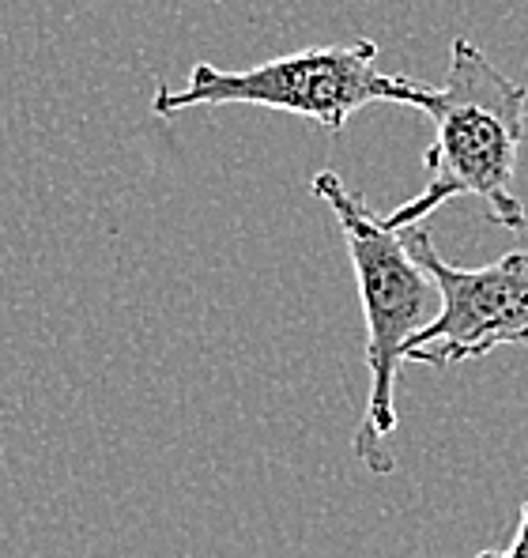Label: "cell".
<instances>
[{"mask_svg":"<svg viewBox=\"0 0 528 558\" xmlns=\"http://www.w3.org/2000/svg\"><path fill=\"white\" fill-rule=\"evenodd\" d=\"M419 110L434 121V144L427 151L431 178L385 223L411 231L453 196H476L499 227L525 231V204L514 193L525 144V87L494 69L468 38H453L449 76L442 87H427Z\"/></svg>","mask_w":528,"mask_h":558,"instance_id":"obj_1","label":"cell"},{"mask_svg":"<svg viewBox=\"0 0 528 558\" xmlns=\"http://www.w3.org/2000/svg\"><path fill=\"white\" fill-rule=\"evenodd\" d=\"M313 196L325 201L340 223L367 317L370 397L355 430V461H362L374 475H389L396 461L385 441L396 430V366L404 363L411 336L439 317L442 294L434 276L411 253L408 231H393L385 216H377L355 189H348L336 170L313 174Z\"/></svg>","mask_w":528,"mask_h":558,"instance_id":"obj_2","label":"cell"},{"mask_svg":"<svg viewBox=\"0 0 528 558\" xmlns=\"http://www.w3.org/2000/svg\"><path fill=\"white\" fill-rule=\"evenodd\" d=\"M423 92L427 84L377 69V46L359 38L348 46H313L272 57L253 69H216L201 61L193 64L185 87H155L152 113L175 118L193 106H264L307 118L328 133H344L362 106L400 102L419 110Z\"/></svg>","mask_w":528,"mask_h":558,"instance_id":"obj_3","label":"cell"},{"mask_svg":"<svg viewBox=\"0 0 528 558\" xmlns=\"http://www.w3.org/2000/svg\"><path fill=\"white\" fill-rule=\"evenodd\" d=\"M408 242L439 283L442 310L423 332L411 336L404 363L445 371L509 343H528V250H514L483 268H457L439 257L427 227H411Z\"/></svg>","mask_w":528,"mask_h":558,"instance_id":"obj_4","label":"cell"},{"mask_svg":"<svg viewBox=\"0 0 528 558\" xmlns=\"http://www.w3.org/2000/svg\"><path fill=\"white\" fill-rule=\"evenodd\" d=\"M476 558H528V498L521 506V521H517V532H514V539H509V547H502V551H480Z\"/></svg>","mask_w":528,"mask_h":558,"instance_id":"obj_5","label":"cell"}]
</instances>
